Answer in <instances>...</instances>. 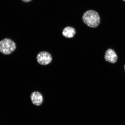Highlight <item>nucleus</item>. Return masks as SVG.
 Segmentation results:
<instances>
[{"label": "nucleus", "instance_id": "nucleus-1", "mask_svg": "<svg viewBox=\"0 0 125 125\" xmlns=\"http://www.w3.org/2000/svg\"><path fill=\"white\" fill-rule=\"evenodd\" d=\"M82 18L84 23L90 27H97L100 23L101 19L99 14L93 10L85 12L83 15Z\"/></svg>", "mask_w": 125, "mask_h": 125}, {"label": "nucleus", "instance_id": "nucleus-2", "mask_svg": "<svg viewBox=\"0 0 125 125\" xmlns=\"http://www.w3.org/2000/svg\"><path fill=\"white\" fill-rule=\"evenodd\" d=\"M16 48L14 42L10 39L6 38L0 41V52L5 55L10 54Z\"/></svg>", "mask_w": 125, "mask_h": 125}, {"label": "nucleus", "instance_id": "nucleus-7", "mask_svg": "<svg viewBox=\"0 0 125 125\" xmlns=\"http://www.w3.org/2000/svg\"><path fill=\"white\" fill-rule=\"evenodd\" d=\"M22 0L24 2H30L31 1H32V0Z\"/></svg>", "mask_w": 125, "mask_h": 125}, {"label": "nucleus", "instance_id": "nucleus-4", "mask_svg": "<svg viewBox=\"0 0 125 125\" xmlns=\"http://www.w3.org/2000/svg\"><path fill=\"white\" fill-rule=\"evenodd\" d=\"M104 58L107 62L114 63L117 62L118 57L114 50L109 49L106 52Z\"/></svg>", "mask_w": 125, "mask_h": 125}, {"label": "nucleus", "instance_id": "nucleus-8", "mask_svg": "<svg viewBox=\"0 0 125 125\" xmlns=\"http://www.w3.org/2000/svg\"></svg>", "mask_w": 125, "mask_h": 125}, {"label": "nucleus", "instance_id": "nucleus-6", "mask_svg": "<svg viewBox=\"0 0 125 125\" xmlns=\"http://www.w3.org/2000/svg\"><path fill=\"white\" fill-rule=\"evenodd\" d=\"M76 33L74 28L70 26H67L63 29L62 34L66 38H72L74 36Z\"/></svg>", "mask_w": 125, "mask_h": 125}, {"label": "nucleus", "instance_id": "nucleus-5", "mask_svg": "<svg viewBox=\"0 0 125 125\" xmlns=\"http://www.w3.org/2000/svg\"><path fill=\"white\" fill-rule=\"evenodd\" d=\"M31 99L32 104L34 105L40 106L43 102V97L42 94L37 92H34L31 94Z\"/></svg>", "mask_w": 125, "mask_h": 125}, {"label": "nucleus", "instance_id": "nucleus-3", "mask_svg": "<svg viewBox=\"0 0 125 125\" xmlns=\"http://www.w3.org/2000/svg\"><path fill=\"white\" fill-rule=\"evenodd\" d=\"M37 62L40 64L46 65L50 63L52 60L51 55L46 51L39 53L37 57Z\"/></svg>", "mask_w": 125, "mask_h": 125}, {"label": "nucleus", "instance_id": "nucleus-9", "mask_svg": "<svg viewBox=\"0 0 125 125\" xmlns=\"http://www.w3.org/2000/svg\"><path fill=\"white\" fill-rule=\"evenodd\" d=\"M123 1H125V0H123Z\"/></svg>", "mask_w": 125, "mask_h": 125}]
</instances>
